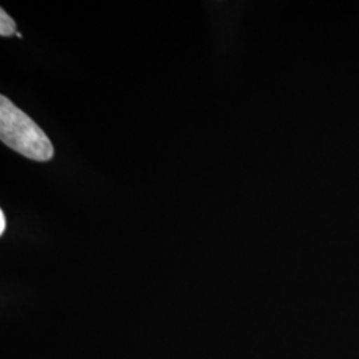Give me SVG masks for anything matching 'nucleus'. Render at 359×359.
Returning <instances> with one entry per match:
<instances>
[{
    "mask_svg": "<svg viewBox=\"0 0 359 359\" xmlns=\"http://www.w3.org/2000/svg\"><path fill=\"white\" fill-rule=\"evenodd\" d=\"M0 139L27 158L48 161L53 147L44 130L4 95L0 96Z\"/></svg>",
    "mask_w": 359,
    "mask_h": 359,
    "instance_id": "nucleus-1",
    "label": "nucleus"
},
{
    "mask_svg": "<svg viewBox=\"0 0 359 359\" xmlns=\"http://www.w3.org/2000/svg\"><path fill=\"white\" fill-rule=\"evenodd\" d=\"M6 226H7V221H6L4 212H3V210H0V234H4V231H6Z\"/></svg>",
    "mask_w": 359,
    "mask_h": 359,
    "instance_id": "nucleus-3",
    "label": "nucleus"
},
{
    "mask_svg": "<svg viewBox=\"0 0 359 359\" xmlns=\"http://www.w3.org/2000/svg\"><path fill=\"white\" fill-rule=\"evenodd\" d=\"M15 34H18L15 22L8 16V13L1 8L0 10V35L7 38Z\"/></svg>",
    "mask_w": 359,
    "mask_h": 359,
    "instance_id": "nucleus-2",
    "label": "nucleus"
}]
</instances>
